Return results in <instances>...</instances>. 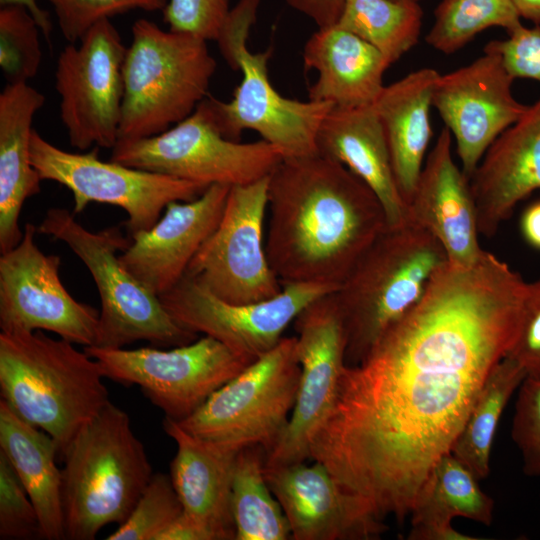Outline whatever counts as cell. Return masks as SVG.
Segmentation results:
<instances>
[{
    "mask_svg": "<svg viewBox=\"0 0 540 540\" xmlns=\"http://www.w3.org/2000/svg\"><path fill=\"white\" fill-rule=\"evenodd\" d=\"M526 291L487 251L468 266L443 265L369 354L345 365L309 459L374 514L402 521L514 343Z\"/></svg>",
    "mask_w": 540,
    "mask_h": 540,
    "instance_id": "6da1fadb",
    "label": "cell"
},
{
    "mask_svg": "<svg viewBox=\"0 0 540 540\" xmlns=\"http://www.w3.org/2000/svg\"><path fill=\"white\" fill-rule=\"evenodd\" d=\"M265 248L281 282L338 289L387 227L376 194L319 153L283 158L268 176Z\"/></svg>",
    "mask_w": 540,
    "mask_h": 540,
    "instance_id": "7a4b0ae2",
    "label": "cell"
},
{
    "mask_svg": "<svg viewBox=\"0 0 540 540\" xmlns=\"http://www.w3.org/2000/svg\"><path fill=\"white\" fill-rule=\"evenodd\" d=\"M99 363L84 350L41 332L0 333V392L20 418L48 433L62 455L107 405Z\"/></svg>",
    "mask_w": 540,
    "mask_h": 540,
    "instance_id": "3957f363",
    "label": "cell"
},
{
    "mask_svg": "<svg viewBox=\"0 0 540 540\" xmlns=\"http://www.w3.org/2000/svg\"><path fill=\"white\" fill-rule=\"evenodd\" d=\"M448 262L439 241L411 220L387 226L334 291L346 334V365L360 363L423 297Z\"/></svg>",
    "mask_w": 540,
    "mask_h": 540,
    "instance_id": "277c9868",
    "label": "cell"
},
{
    "mask_svg": "<svg viewBox=\"0 0 540 540\" xmlns=\"http://www.w3.org/2000/svg\"><path fill=\"white\" fill-rule=\"evenodd\" d=\"M65 537L93 540L122 524L153 472L128 414L111 401L73 437L61 455Z\"/></svg>",
    "mask_w": 540,
    "mask_h": 540,
    "instance_id": "5b68a950",
    "label": "cell"
},
{
    "mask_svg": "<svg viewBox=\"0 0 540 540\" xmlns=\"http://www.w3.org/2000/svg\"><path fill=\"white\" fill-rule=\"evenodd\" d=\"M131 34L119 140L154 136L184 120L207 97L216 70L202 38L145 18L134 22Z\"/></svg>",
    "mask_w": 540,
    "mask_h": 540,
    "instance_id": "8992f818",
    "label": "cell"
},
{
    "mask_svg": "<svg viewBox=\"0 0 540 540\" xmlns=\"http://www.w3.org/2000/svg\"><path fill=\"white\" fill-rule=\"evenodd\" d=\"M259 4L260 0H239L216 40L224 60L242 73V79L229 102L206 97L214 121L231 140L239 141L244 130L257 132L283 158L316 154L319 127L333 105L290 99L274 88L268 73L272 49L252 52L247 46Z\"/></svg>",
    "mask_w": 540,
    "mask_h": 540,
    "instance_id": "52a82bcc",
    "label": "cell"
},
{
    "mask_svg": "<svg viewBox=\"0 0 540 540\" xmlns=\"http://www.w3.org/2000/svg\"><path fill=\"white\" fill-rule=\"evenodd\" d=\"M64 208H50L37 232L61 240L91 273L101 300L96 347L123 348L138 340L156 346H181L198 334L177 323L160 298L146 288L121 262L119 252L131 240L118 226L91 232Z\"/></svg>",
    "mask_w": 540,
    "mask_h": 540,
    "instance_id": "ba28073f",
    "label": "cell"
},
{
    "mask_svg": "<svg viewBox=\"0 0 540 540\" xmlns=\"http://www.w3.org/2000/svg\"><path fill=\"white\" fill-rule=\"evenodd\" d=\"M299 380L296 336H284L178 424L203 440L268 453L290 420Z\"/></svg>",
    "mask_w": 540,
    "mask_h": 540,
    "instance_id": "9c48e42d",
    "label": "cell"
},
{
    "mask_svg": "<svg viewBox=\"0 0 540 540\" xmlns=\"http://www.w3.org/2000/svg\"><path fill=\"white\" fill-rule=\"evenodd\" d=\"M281 152L259 140H231L219 131L207 99L168 130L140 139L118 140L111 161L210 186L247 185L268 177Z\"/></svg>",
    "mask_w": 540,
    "mask_h": 540,
    "instance_id": "30bf717a",
    "label": "cell"
},
{
    "mask_svg": "<svg viewBox=\"0 0 540 540\" xmlns=\"http://www.w3.org/2000/svg\"><path fill=\"white\" fill-rule=\"evenodd\" d=\"M83 350L99 363L104 378L139 386L165 417L177 422L253 362L206 335L170 350L96 346Z\"/></svg>",
    "mask_w": 540,
    "mask_h": 540,
    "instance_id": "8fae6325",
    "label": "cell"
},
{
    "mask_svg": "<svg viewBox=\"0 0 540 540\" xmlns=\"http://www.w3.org/2000/svg\"><path fill=\"white\" fill-rule=\"evenodd\" d=\"M99 147L86 153H72L56 147L36 130L30 139L33 167L41 180L66 186L73 194V214L90 202L106 203L125 210L130 236L149 230L174 201H190L200 196L204 184L173 176L132 168L114 161H102Z\"/></svg>",
    "mask_w": 540,
    "mask_h": 540,
    "instance_id": "7c38bea8",
    "label": "cell"
},
{
    "mask_svg": "<svg viewBox=\"0 0 540 540\" xmlns=\"http://www.w3.org/2000/svg\"><path fill=\"white\" fill-rule=\"evenodd\" d=\"M126 51L116 27L104 19L59 54L55 87L72 147L113 149L118 142Z\"/></svg>",
    "mask_w": 540,
    "mask_h": 540,
    "instance_id": "4fadbf2b",
    "label": "cell"
},
{
    "mask_svg": "<svg viewBox=\"0 0 540 540\" xmlns=\"http://www.w3.org/2000/svg\"><path fill=\"white\" fill-rule=\"evenodd\" d=\"M268 177L230 188L221 220L186 271L216 297L235 304L278 295L283 286L266 254Z\"/></svg>",
    "mask_w": 540,
    "mask_h": 540,
    "instance_id": "5bb4252c",
    "label": "cell"
},
{
    "mask_svg": "<svg viewBox=\"0 0 540 540\" xmlns=\"http://www.w3.org/2000/svg\"><path fill=\"white\" fill-rule=\"evenodd\" d=\"M36 233L26 223L20 243L0 256L1 332L46 330L73 344L96 345L100 312L69 294L59 277L61 258L44 254Z\"/></svg>",
    "mask_w": 540,
    "mask_h": 540,
    "instance_id": "9a60e30c",
    "label": "cell"
},
{
    "mask_svg": "<svg viewBox=\"0 0 540 540\" xmlns=\"http://www.w3.org/2000/svg\"><path fill=\"white\" fill-rule=\"evenodd\" d=\"M282 286L281 292L270 299L235 304L216 297L184 275L175 287L159 298L181 326L218 340L252 362L279 343L286 328L309 303L337 290L316 283Z\"/></svg>",
    "mask_w": 540,
    "mask_h": 540,
    "instance_id": "2e32d148",
    "label": "cell"
},
{
    "mask_svg": "<svg viewBox=\"0 0 540 540\" xmlns=\"http://www.w3.org/2000/svg\"><path fill=\"white\" fill-rule=\"evenodd\" d=\"M293 323L299 387L290 420L266 453L267 468L309 459L310 442L333 406L346 365V334L334 291L309 303Z\"/></svg>",
    "mask_w": 540,
    "mask_h": 540,
    "instance_id": "e0dca14e",
    "label": "cell"
},
{
    "mask_svg": "<svg viewBox=\"0 0 540 540\" xmlns=\"http://www.w3.org/2000/svg\"><path fill=\"white\" fill-rule=\"evenodd\" d=\"M513 81L501 57L486 50L435 81L432 107L454 138L469 180L490 146L528 107L514 97Z\"/></svg>",
    "mask_w": 540,
    "mask_h": 540,
    "instance_id": "ac0fdd59",
    "label": "cell"
},
{
    "mask_svg": "<svg viewBox=\"0 0 540 540\" xmlns=\"http://www.w3.org/2000/svg\"><path fill=\"white\" fill-rule=\"evenodd\" d=\"M264 473L294 540H372L388 528L318 461L264 467Z\"/></svg>",
    "mask_w": 540,
    "mask_h": 540,
    "instance_id": "d6986e66",
    "label": "cell"
},
{
    "mask_svg": "<svg viewBox=\"0 0 540 540\" xmlns=\"http://www.w3.org/2000/svg\"><path fill=\"white\" fill-rule=\"evenodd\" d=\"M230 188L212 184L195 199L169 203L149 230L131 236L121 262L156 296L170 291L217 228Z\"/></svg>",
    "mask_w": 540,
    "mask_h": 540,
    "instance_id": "ffe728a7",
    "label": "cell"
},
{
    "mask_svg": "<svg viewBox=\"0 0 540 540\" xmlns=\"http://www.w3.org/2000/svg\"><path fill=\"white\" fill-rule=\"evenodd\" d=\"M407 208L409 220L439 241L449 263L468 266L484 252L470 180L454 161L445 127L426 156Z\"/></svg>",
    "mask_w": 540,
    "mask_h": 540,
    "instance_id": "44dd1931",
    "label": "cell"
},
{
    "mask_svg": "<svg viewBox=\"0 0 540 540\" xmlns=\"http://www.w3.org/2000/svg\"><path fill=\"white\" fill-rule=\"evenodd\" d=\"M470 188L479 234L488 238L519 202L540 193V97L490 146Z\"/></svg>",
    "mask_w": 540,
    "mask_h": 540,
    "instance_id": "7402d4cb",
    "label": "cell"
},
{
    "mask_svg": "<svg viewBox=\"0 0 540 540\" xmlns=\"http://www.w3.org/2000/svg\"><path fill=\"white\" fill-rule=\"evenodd\" d=\"M162 424L177 445L169 475L183 512L212 540H235L231 491L240 450L200 439L170 418L164 417Z\"/></svg>",
    "mask_w": 540,
    "mask_h": 540,
    "instance_id": "603a6c76",
    "label": "cell"
},
{
    "mask_svg": "<svg viewBox=\"0 0 540 540\" xmlns=\"http://www.w3.org/2000/svg\"><path fill=\"white\" fill-rule=\"evenodd\" d=\"M316 145L319 154L345 166L376 194L385 210L387 226L409 220L384 130L373 105L332 107L319 127Z\"/></svg>",
    "mask_w": 540,
    "mask_h": 540,
    "instance_id": "cb8c5ba5",
    "label": "cell"
},
{
    "mask_svg": "<svg viewBox=\"0 0 540 540\" xmlns=\"http://www.w3.org/2000/svg\"><path fill=\"white\" fill-rule=\"evenodd\" d=\"M304 65L318 74L308 99L337 108H358L375 103L391 65L371 44L337 25L318 28L303 50Z\"/></svg>",
    "mask_w": 540,
    "mask_h": 540,
    "instance_id": "d4e9b609",
    "label": "cell"
},
{
    "mask_svg": "<svg viewBox=\"0 0 540 540\" xmlns=\"http://www.w3.org/2000/svg\"><path fill=\"white\" fill-rule=\"evenodd\" d=\"M44 103L45 96L27 82L7 83L0 93L1 254L22 240V206L40 192L42 180L31 162L30 139L34 115Z\"/></svg>",
    "mask_w": 540,
    "mask_h": 540,
    "instance_id": "484cf974",
    "label": "cell"
},
{
    "mask_svg": "<svg viewBox=\"0 0 540 540\" xmlns=\"http://www.w3.org/2000/svg\"><path fill=\"white\" fill-rule=\"evenodd\" d=\"M439 74L430 67L412 71L385 85L373 104L406 205L413 195L432 138V92Z\"/></svg>",
    "mask_w": 540,
    "mask_h": 540,
    "instance_id": "4316f807",
    "label": "cell"
},
{
    "mask_svg": "<svg viewBox=\"0 0 540 540\" xmlns=\"http://www.w3.org/2000/svg\"><path fill=\"white\" fill-rule=\"evenodd\" d=\"M475 475L451 452L432 467L410 511L408 540H480L457 531L452 520L463 517L489 526L494 500Z\"/></svg>",
    "mask_w": 540,
    "mask_h": 540,
    "instance_id": "83f0119b",
    "label": "cell"
},
{
    "mask_svg": "<svg viewBox=\"0 0 540 540\" xmlns=\"http://www.w3.org/2000/svg\"><path fill=\"white\" fill-rule=\"evenodd\" d=\"M0 452L8 459L37 511L43 538L66 539L62 472L56 464L58 446L48 433L20 418L3 400Z\"/></svg>",
    "mask_w": 540,
    "mask_h": 540,
    "instance_id": "f1b7e54d",
    "label": "cell"
},
{
    "mask_svg": "<svg viewBox=\"0 0 540 540\" xmlns=\"http://www.w3.org/2000/svg\"><path fill=\"white\" fill-rule=\"evenodd\" d=\"M266 450L253 445L237 455L231 491L235 540L292 538L285 513L264 473Z\"/></svg>",
    "mask_w": 540,
    "mask_h": 540,
    "instance_id": "f546056e",
    "label": "cell"
},
{
    "mask_svg": "<svg viewBox=\"0 0 540 540\" xmlns=\"http://www.w3.org/2000/svg\"><path fill=\"white\" fill-rule=\"evenodd\" d=\"M526 377L523 369L505 356L490 371L452 445L451 453L480 481L490 472V455L497 427L511 396Z\"/></svg>",
    "mask_w": 540,
    "mask_h": 540,
    "instance_id": "4dcf8cb0",
    "label": "cell"
},
{
    "mask_svg": "<svg viewBox=\"0 0 540 540\" xmlns=\"http://www.w3.org/2000/svg\"><path fill=\"white\" fill-rule=\"evenodd\" d=\"M423 10L404 0H344L335 25L371 44L392 65L417 45Z\"/></svg>",
    "mask_w": 540,
    "mask_h": 540,
    "instance_id": "1f68e13d",
    "label": "cell"
},
{
    "mask_svg": "<svg viewBox=\"0 0 540 540\" xmlns=\"http://www.w3.org/2000/svg\"><path fill=\"white\" fill-rule=\"evenodd\" d=\"M521 25L513 0H441L425 41L436 51L450 55L484 30L499 27L510 33Z\"/></svg>",
    "mask_w": 540,
    "mask_h": 540,
    "instance_id": "d6a6232c",
    "label": "cell"
},
{
    "mask_svg": "<svg viewBox=\"0 0 540 540\" xmlns=\"http://www.w3.org/2000/svg\"><path fill=\"white\" fill-rule=\"evenodd\" d=\"M40 31L26 7L1 6L0 66L7 83H28L36 76L42 58Z\"/></svg>",
    "mask_w": 540,
    "mask_h": 540,
    "instance_id": "836d02e7",
    "label": "cell"
},
{
    "mask_svg": "<svg viewBox=\"0 0 540 540\" xmlns=\"http://www.w3.org/2000/svg\"><path fill=\"white\" fill-rule=\"evenodd\" d=\"M183 513L170 475L153 473L128 518L111 533L109 540H156Z\"/></svg>",
    "mask_w": 540,
    "mask_h": 540,
    "instance_id": "e575fe53",
    "label": "cell"
},
{
    "mask_svg": "<svg viewBox=\"0 0 540 540\" xmlns=\"http://www.w3.org/2000/svg\"><path fill=\"white\" fill-rule=\"evenodd\" d=\"M68 43H77L97 22L131 10L163 11L168 0H47Z\"/></svg>",
    "mask_w": 540,
    "mask_h": 540,
    "instance_id": "d590c367",
    "label": "cell"
},
{
    "mask_svg": "<svg viewBox=\"0 0 540 540\" xmlns=\"http://www.w3.org/2000/svg\"><path fill=\"white\" fill-rule=\"evenodd\" d=\"M43 538L37 511L6 456L0 452V539Z\"/></svg>",
    "mask_w": 540,
    "mask_h": 540,
    "instance_id": "8d00e7d4",
    "label": "cell"
},
{
    "mask_svg": "<svg viewBox=\"0 0 540 540\" xmlns=\"http://www.w3.org/2000/svg\"><path fill=\"white\" fill-rule=\"evenodd\" d=\"M511 436L524 473L540 476V376H526L518 388Z\"/></svg>",
    "mask_w": 540,
    "mask_h": 540,
    "instance_id": "74e56055",
    "label": "cell"
},
{
    "mask_svg": "<svg viewBox=\"0 0 540 540\" xmlns=\"http://www.w3.org/2000/svg\"><path fill=\"white\" fill-rule=\"evenodd\" d=\"M230 9L229 0H168L162 13L170 30L216 41Z\"/></svg>",
    "mask_w": 540,
    "mask_h": 540,
    "instance_id": "f35d334b",
    "label": "cell"
},
{
    "mask_svg": "<svg viewBox=\"0 0 540 540\" xmlns=\"http://www.w3.org/2000/svg\"><path fill=\"white\" fill-rule=\"evenodd\" d=\"M497 53L513 79H532L540 83V25L523 24L508 33V38L492 40L484 49Z\"/></svg>",
    "mask_w": 540,
    "mask_h": 540,
    "instance_id": "ab89813d",
    "label": "cell"
},
{
    "mask_svg": "<svg viewBox=\"0 0 540 540\" xmlns=\"http://www.w3.org/2000/svg\"><path fill=\"white\" fill-rule=\"evenodd\" d=\"M506 356L514 360L526 376H540V278L527 283L520 328Z\"/></svg>",
    "mask_w": 540,
    "mask_h": 540,
    "instance_id": "60d3db41",
    "label": "cell"
},
{
    "mask_svg": "<svg viewBox=\"0 0 540 540\" xmlns=\"http://www.w3.org/2000/svg\"><path fill=\"white\" fill-rule=\"evenodd\" d=\"M288 5L311 19L318 28L336 24L344 0H286Z\"/></svg>",
    "mask_w": 540,
    "mask_h": 540,
    "instance_id": "b9f144b4",
    "label": "cell"
},
{
    "mask_svg": "<svg viewBox=\"0 0 540 540\" xmlns=\"http://www.w3.org/2000/svg\"><path fill=\"white\" fill-rule=\"evenodd\" d=\"M156 540H212V537L183 512L157 536Z\"/></svg>",
    "mask_w": 540,
    "mask_h": 540,
    "instance_id": "7bdbcfd3",
    "label": "cell"
},
{
    "mask_svg": "<svg viewBox=\"0 0 540 540\" xmlns=\"http://www.w3.org/2000/svg\"><path fill=\"white\" fill-rule=\"evenodd\" d=\"M520 230L526 243L540 250V199L531 203L523 211Z\"/></svg>",
    "mask_w": 540,
    "mask_h": 540,
    "instance_id": "ee69618b",
    "label": "cell"
},
{
    "mask_svg": "<svg viewBox=\"0 0 540 540\" xmlns=\"http://www.w3.org/2000/svg\"><path fill=\"white\" fill-rule=\"evenodd\" d=\"M0 4L1 6L21 5L26 7L36 20L46 40L50 41L52 25L49 14L37 4L36 0H0Z\"/></svg>",
    "mask_w": 540,
    "mask_h": 540,
    "instance_id": "f6af8a7d",
    "label": "cell"
},
{
    "mask_svg": "<svg viewBox=\"0 0 540 540\" xmlns=\"http://www.w3.org/2000/svg\"><path fill=\"white\" fill-rule=\"evenodd\" d=\"M521 18L540 25V0H513Z\"/></svg>",
    "mask_w": 540,
    "mask_h": 540,
    "instance_id": "bcb514c9",
    "label": "cell"
},
{
    "mask_svg": "<svg viewBox=\"0 0 540 540\" xmlns=\"http://www.w3.org/2000/svg\"><path fill=\"white\" fill-rule=\"evenodd\" d=\"M404 1H412V2H420L421 0H404Z\"/></svg>",
    "mask_w": 540,
    "mask_h": 540,
    "instance_id": "7dc6e473",
    "label": "cell"
}]
</instances>
